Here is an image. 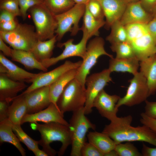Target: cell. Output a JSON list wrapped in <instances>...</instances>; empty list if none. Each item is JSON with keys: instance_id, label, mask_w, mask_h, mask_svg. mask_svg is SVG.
Here are the masks:
<instances>
[{"instance_id": "obj_47", "label": "cell", "mask_w": 156, "mask_h": 156, "mask_svg": "<svg viewBox=\"0 0 156 156\" xmlns=\"http://www.w3.org/2000/svg\"><path fill=\"white\" fill-rule=\"evenodd\" d=\"M36 156H48V154L43 150H41L39 148L34 153Z\"/></svg>"}, {"instance_id": "obj_17", "label": "cell", "mask_w": 156, "mask_h": 156, "mask_svg": "<svg viewBox=\"0 0 156 156\" xmlns=\"http://www.w3.org/2000/svg\"><path fill=\"white\" fill-rule=\"evenodd\" d=\"M106 18L105 28L109 29L115 21L120 20L127 4L125 0H98Z\"/></svg>"}, {"instance_id": "obj_42", "label": "cell", "mask_w": 156, "mask_h": 156, "mask_svg": "<svg viewBox=\"0 0 156 156\" xmlns=\"http://www.w3.org/2000/svg\"><path fill=\"white\" fill-rule=\"evenodd\" d=\"M10 103L7 100L0 101V122L8 119Z\"/></svg>"}, {"instance_id": "obj_20", "label": "cell", "mask_w": 156, "mask_h": 156, "mask_svg": "<svg viewBox=\"0 0 156 156\" xmlns=\"http://www.w3.org/2000/svg\"><path fill=\"white\" fill-rule=\"evenodd\" d=\"M27 86L24 82L15 81L0 74V101L7 100L10 102Z\"/></svg>"}, {"instance_id": "obj_52", "label": "cell", "mask_w": 156, "mask_h": 156, "mask_svg": "<svg viewBox=\"0 0 156 156\" xmlns=\"http://www.w3.org/2000/svg\"><path fill=\"white\" fill-rule=\"evenodd\" d=\"M155 51H156V48H155Z\"/></svg>"}, {"instance_id": "obj_31", "label": "cell", "mask_w": 156, "mask_h": 156, "mask_svg": "<svg viewBox=\"0 0 156 156\" xmlns=\"http://www.w3.org/2000/svg\"><path fill=\"white\" fill-rule=\"evenodd\" d=\"M44 3L55 15L66 11L76 4L73 0H44Z\"/></svg>"}, {"instance_id": "obj_10", "label": "cell", "mask_w": 156, "mask_h": 156, "mask_svg": "<svg viewBox=\"0 0 156 156\" xmlns=\"http://www.w3.org/2000/svg\"><path fill=\"white\" fill-rule=\"evenodd\" d=\"M111 73L108 69H105L100 72L92 74L87 77L85 83L87 86L86 100L84 107L85 115L92 112L94 99L108 83L112 81L110 77Z\"/></svg>"}, {"instance_id": "obj_3", "label": "cell", "mask_w": 156, "mask_h": 156, "mask_svg": "<svg viewBox=\"0 0 156 156\" xmlns=\"http://www.w3.org/2000/svg\"><path fill=\"white\" fill-rule=\"evenodd\" d=\"M0 36L13 49L30 51L38 40L34 26L19 23L13 30H0Z\"/></svg>"}, {"instance_id": "obj_21", "label": "cell", "mask_w": 156, "mask_h": 156, "mask_svg": "<svg viewBox=\"0 0 156 156\" xmlns=\"http://www.w3.org/2000/svg\"><path fill=\"white\" fill-rule=\"evenodd\" d=\"M140 71L146 79L149 96L156 92V53L140 61Z\"/></svg>"}, {"instance_id": "obj_45", "label": "cell", "mask_w": 156, "mask_h": 156, "mask_svg": "<svg viewBox=\"0 0 156 156\" xmlns=\"http://www.w3.org/2000/svg\"><path fill=\"white\" fill-rule=\"evenodd\" d=\"M141 153L143 156H156V146L151 148L143 144Z\"/></svg>"}, {"instance_id": "obj_32", "label": "cell", "mask_w": 156, "mask_h": 156, "mask_svg": "<svg viewBox=\"0 0 156 156\" xmlns=\"http://www.w3.org/2000/svg\"><path fill=\"white\" fill-rule=\"evenodd\" d=\"M12 130L20 141L27 147L33 153L38 148L39 141L35 140L27 134L21 127V125L12 123Z\"/></svg>"}, {"instance_id": "obj_15", "label": "cell", "mask_w": 156, "mask_h": 156, "mask_svg": "<svg viewBox=\"0 0 156 156\" xmlns=\"http://www.w3.org/2000/svg\"><path fill=\"white\" fill-rule=\"evenodd\" d=\"M23 95H24L27 105V114H32L39 112L47 107L51 103L49 94V86L37 88Z\"/></svg>"}, {"instance_id": "obj_50", "label": "cell", "mask_w": 156, "mask_h": 156, "mask_svg": "<svg viewBox=\"0 0 156 156\" xmlns=\"http://www.w3.org/2000/svg\"><path fill=\"white\" fill-rule=\"evenodd\" d=\"M127 4L137 2L140 1V0H125Z\"/></svg>"}, {"instance_id": "obj_26", "label": "cell", "mask_w": 156, "mask_h": 156, "mask_svg": "<svg viewBox=\"0 0 156 156\" xmlns=\"http://www.w3.org/2000/svg\"><path fill=\"white\" fill-rule=\"evenodd\" d=\"M0 144L8 142L12 144L18 150L22 156L26 155L25 150L13 132L12 122L8 119L0 122Z\"/></svg>"}, {"instance_id": "obj_19", "label": "cell", "mask_w": 156, "mask_h": 156, "mask_svg": "<svg viewBox=\"0 0 156 156\" xmlns=\"http://www.w3.org/2000/svg\"><path fill=\"white\" fill-rule=\"evenodd\" d=\"M129 42L139 61L156 53V44L149 32Z\"/></svg>"}, {"instance_id": "obj_29", "label": "cell", "mask_w": 156, "mask_h": 156, "mask_svg": "<svg viewBox=\"0 0 156 156\" xmlns=\"http://www.w3.org/2000/svg\"><path fill=\"white\" fill-rule=\"evenodd\" d=\"M105 24L104 20H98L95 18L89 12L86 5V10L83 16V23L81 28L86 31L89 39L93 36H99V30Z\"/></svg>"}, {"instance_id": "obj_11", "label": "cell", "mask_w": 156, "mask_h": 156, "mask_svg": "<svg viewBox=\"0 0 156 156\" xmlns=\"http://www.w3.org/2000/svg\"><path fill=\"white\" fill-rule=\"evenodd\" d=\"M80 30L82 31L83 34L79 42L74 44V40L70 39L65 42L58 43L57 44L58 47L60 48L64 47L63 52L56 57H51L42 61L41 62L43 66L47 69L58 62L70 57L78 56L83 59L86 51L87 41L89 38L87 32L85 29L81 28Z\"/></svg>"}, {"instance_id": "obj_12", "label": "cell", "mask_w": 156, "mask_h": 156, "mask_svg": "<svg viewBox=\"0 0 156 156\" xmlns=\"http://www.w3.org/2000/svg\"><path fill=\"white\" fill-rule=\"evenodd\" d=\"M82 62L81 60L75 62L66 60L63 64L51 71L45 73H41L31 85L21 94H24L37 88L50 86L66 72L78 68Z\"/></svg>"}, {"instance_id": "obj_28", "label": "cell", "mask_w": 156, "mask_h": 156, "mask_svg": "<svg viewBox=\"0 0 156 156\" xmlns=\"http://www.w3.org/2000/svg\"><path fill=\"white\" fill-rule=\"evenodd\" d=\"M57 41L56 35L52 38L46 40H38L30 52L41 62L51 57L55 44Z\"/></svg>"}, {"instance_id": "obj_9", "label": "cell", "mask_w": 156, "mask_h": 156, "mask_svg": "<svg viewBox=\"0 0 156 156\" xmlns=\"http://www.w3.org/2000/svg\"><path fill=\"white\" fill-rule=\"evenodd\" d=\"M129 81L125 95L120 98L116 104L118 109L122 105L131 107L139 104L149 96L146 79L140 72L134 75Z\"/></svg>"}, {"instance_id": "obj_39", "label": "cell", "mask_w": 156, "mask_h": 156, "mask_svg": "<svg viewBox=\"0 0 156 156\" xmlns=\"http://www.w3.org/2000/svg\"><path fill=\"white\" fill-rule=\"evenodd\" d=\"M81 156H103L104 154L89 142H85L82 146Z\"/></svg>"}, {"instance_id": "obj_13", "label": "cell", "mask_w": 156, "mask_h": 156, "mask_svg": "<svg viewBox=\"0 0 156 156\" xmlns=\"http://www.w3.org/2000/svg\"><path fill=\"white\" fill-rule=\"evenodd\" d=\"M41 122L44 123L55 122L69 126V124L64 118V114L58 106L52 103L45 109L37 113L26 114L23 118L21 125L26 122Z\"/></svg>"}, {"instance_id": "obj_37", "label": "cell", "mask_w": 156, "mask_h": 156, "mask_svg": "<svg viewBox=\"0 0 156 156\" xmlns=\"http://www.w3.org/2000/svg\"><path fill=\"white\" fill-rule=\"evenodd\" d=\"M0 9L7 11L16 17L21 16L18 0H0Z\"/></svg>"}, {"instance_id": "obj_8", "label": "cell", "mask_w": 156, "mask_h": 156, "mask_svg": "<svg viewBox=\"0 0 156 156\" xmlns=\"http://www.w3.org/2000/svg\"><path fill=\"white\" fill-rule=\"evenodd\" d=\"M86 8L85 5L75 4L66 11L55 15L57 23L55 33L57 41H60L67 32H70L72 36H74L77 34L80 30L79 23L83 16Z\"/></svg>"}, {"instance_id": "obj_2", "label": "cell", "mask_w": 156, "mask_h": 156, "mask_svg": "<svg viewBox=\"0 0 156 156\" xmlns=\"http://www.w3.org/2000/svg\"><path fill=\"white\" fill-rule=\"evenodd\" d=\"M31 123L33 129L38 131L40 134L39 145L49 156H55L57 153L50 145L51 142L59 141L62 143L61 146L57 153L60 156L64 154L68 147L71 144V133L69 126L55 122L43 124L37 122Z\"/></svg>"}, {"instance_id": "obj_16", "label": "cell", "mask_w": 156, "mask_h": 156, "mask_svg": "<svg viewBox=\"0 0 156 156\" xmlns=\"http://www.w3.org/2000/svg\"><path fill=\"white\" fill-rule=\"evenodd\" d=\"M153 18L146 12L140 1L127 4L120 21L124 25L134 23L147 24Z\"/></svg>"}, {"instance_id": "obj_46", "label": "cell", "mask_w": 156, "mask_h": 156, "mask_svg": "<svg viewBox=\"0 0 156 156\" xmlns=\"http://www.w3.org/2000/svg\"><path fill=\"white\" fill-rule=\"evenodd\" d=\"M12 49L7 45L0 36V50L5 56L11 57Z\"/></svg>"}, {"instance_id": "obj_30", "label": "cell", "mask_w": 156, "mask_h": 156, "mask_svg": "<svg viewBox=\"0 0 156 156\" xmlns=\"http://www.w3.org/2000/svg\"><path fill=\"white\" fill-rule=\"evenodd\" d=\"M111 31L106 40L111 44L128 41L125 26L120 20L114 23L110 27Z\"/></svg>"}, {"instance_id": "obj_41", "label": "cell", "mask_w": 156, "mask_h": 156, "mask_svg": "<svg viewBox=\"0 0 156 156\" xmlns=\"http://www.w3.org/2000/svg\"><path fill=\"white\" fill-rule=\"evenodd\" d=\"M145 114L151 118L156 119V102L145 101Z\"/></svg>"}, {"instance_id": "obj_24", "label": "cell", "mask_w": 156, "mask_h": 156, "mask_svg": "<svg viewBox=\"0 0 156 156\" xmlns=\"http://www.w3.org/2000/svg\"><path fill=\"white\" fill-rule=\"evenodd\" d=\"M9 106L8 119L12 123L21 125V120L27 114V106L24 95L20 94L14 98Z\"/></svg>"}, {"instance_id": "obj_7", "label": "cell", "mask_w": 156, "mask_h": 156, "mask_svg": "<svg viewBox=\"0 0 156 156\" xmlns=\"http://www.w3.org/2000/svg\"><path fill=\"white\" fill-rule=\"evenodd\" d=\"M86 100V88L75 78L65 87L58 98L57 105L64 114L67 112H73L83 107Z\"/></svg>"}, {"instance_id": "obj_22", "label": "cell", "mask_w": 156, "mask_h": 156, "mask_svg": "<svg viewBox=\"0 0 156 156\" xmlns=\"http://www.w3.org/2000/svg\"><path fill=\"white\" fill-rule=\"evenodd\" d=\"M77 68L66 72L49 86V94L51 103L57 105V102L60 95L67 84L75 78Z\"/></svg>"}, {"instance_id": "obj_33", "label": "cell", "mask_w": 156, "mask_h": 156, "mask_svg": "<svg viewBox=\"0 0 156 156\" xmlns=\"http://www.w3.org/2000/svg\"><path fill=\"white\" fill-rule=\"evenodd\" d=\"M111 44L110 49L116 54L115 58L125 59L136 57L133 47L128 41Z\"/></svg>"}, {"instance_id": "obj_18", "label": "cell", "mask_w": 156, "mask_h": 156, "mask_svg": "<svg viewBox=\"0 0 156 156\" xmlns=\"http://www.w3.org/2000/svg\"><path fill=\"white\" fill-rule=\"evenodd\" d=\"M0 63L6 68L5 73L2 74L15 81L32 83L41 73H33L26 71L7 59L2 52L0 53Z\"/></svg>"}, {"instance_id": "obj_40", "label": "cell", "mask_w": 156, "mask_h": 156, "mask_svg": "<svg viewBox=\"0 0 156 156\" xmlns=\"http://www.w3.org/2000/svg\"><path fill=\"white\" fill-rule=\"evenodd\" d=\"M140 116V122L149 128L156 134V119L149 117L144 112L141 113Z\"/></svg>"}, {"instance_id": "obj_43", "label": "cell", "mask_w": 156, "mask_h": 156, "mask_svg": "<svg viewBox=\"0 0 156 156\" xmlns=\"http://www.w3.org/2000/svg\"><path fill=\"white\" fill-rule=\"evenodd\" d=\"M140 1L144 9L152 14L153 10L156 6V0H140Z\"/></svg>"}, {"instance_id": "obj_44", "label": "cell", "mask_w": 156, "mask_h": 156, "mask_svg": "<svg viewBox=\"0 0 156 156\" xmlns=\"http://www.w3.org/2000/svg\"><path fill=\"white\" fill-rule=\"evenodd\" d=\"M148 32L156 44V18L153 19L147 24Z\"/></svg>"}, {"instance_id": "obj_23", "label": "cell", "mask_w": 156, "mask_h": 156, "mask_svg": "<svg viewBox=\"0 0 156 156\" xmlns=\"http://www.w3.org/2000/svg\"><path fill=\"white\" fill-rule=\"evenodd\" d=\"M139 62L136 57L125 59L113 57L109 60L108 69L111 73L128 72L134 75L138 72Z\"/></svg>"}, {"instance_id": "obj_38", "label": "cell", "mask_w": 156, "mask_h": 156, "mask_svg": "<svg viewBox=\"0 0 156 156\" xmlns=\"http://www.w3.org/2000/svg\"><path fill=\"white\" fill-rule=\"evenodd\" d=\"M86 5L89 12L95 18L98 20H104V14L98 0H90Z\"/></svg>"}, {"instance_id": "obj_1", "label": "cell", "mask_w": 156, "mask_h": 156, "mask_svg": "<svg viewBox=\"0 0 156 156\" xmlns=\"http://www.w3.org/2000/svg\"><path fill=\"white\" fill-rule=\"evenodd\" d=\"M132 120L131 115L117 117L105 125L102 132L109 136L116 144L124 142L140 141L156 146V134L145 125L132 126Z\"/></svg>"}, {"instance_id": "obj_5", "label": "cell", "mask_w": 156, "mask_h": 156, "mask_svg": "<svg viewBox=\"0 0 156 156\" xmlns=\"http://www.w3.org/2000/svg\"><path fill=\"white\" fill-rule=\"evenodd\" d=\"M28 10L38 40L45 41L53 37L57 26L55 15L44 3L34 6Z\"/></svg>"}, {"instance_id": "obj_34", "label": "cell", "mask_w": 156, "mask_h": 156, "mask_svg": "<svg viewBox=\"0 0 156 156\" xmlns=\"http://www.w3.org/2000/svg\"><path fill=\"white\" fill-rule=\"evenodd\" d=\"M16 17L7 11L0 10V30L9 31L14 29L19 23Z\"/></svg>"}, {"instance_id": "obj_4", "label": "cell", "mask_w": 156, "mask_h": 156, "mask_svg": "<svg viewBox=\"0 0 156 156\" xmlns=\"http://www.w3.org/2000/svg\"><path fill=\"white\" fill-rule=\"evenodd\" d=\"M84 107L73 112L69 120V127L71 137V156H81V149L86 142L87 132L90 129L95 130L96 127L85 116Z\"/></svg>"}, {"instance_id": "obj_6", "label": "cell", "mask_w": 156, "mask_h": 156, "mask_svg": "<svg viewBox=\"0 0 156 156\" xmlns=\"http://www.w3.org/2000/svg\"><path fill=\"white\" fill-rule=\"evenodd\" d=\"M105 42L101 37L96 36L90 40L87 45L86 51L82 62L77 68L75 78L84 87L86 80L92 68L96 64L99 58L105 55L110 58L113 57L104 48Z\"/></svg>"}, {"instance_id": "obj_14", "label": "cell", "mask_w": 156, "mask_h": 156, "mask_svg": "<svg viewBox=\"0 0 156 156\" xmlns=\"http://www.w3.org/2000/svg\"><path fill=\"white\" fill-rule=\"evenodd\" d=\"M120 98L116 95L108 94L103 89L94 99L93 107L96 108L101 116L111 121L117 117L118 109L116 105Z\"/></svg>"}, {"instance_id": "obj_27", "label": "cell", "mask_w": 156, "mask_h": 156, "mask_svg": "<svg viewBox=\"0 0 156 156\" xmlns=\"http://www.w3.org/2000/svg\"><path fill=\"white\" fill-rule=\"evenodd\" d=\"M88 142L96 147L104 155L114 149L116 145L108 135L102 132H90L88 134Z\"/></svg>"}, {"instance_id": "obj_49", "label": "cell", "mask_w": 156, "mask_h": 156, "mask_svg": "<svg viewBox=\"0 0 156 156\" xmlns=\"http://www.w3.org/2000/svg\"><path fill=\"white\" fill-rule=\"evenodd\" d=\"M76 4L86 5L90 0H73Z\"/></svg>"}, {"instance_id": "obj_48", "label": "cell", "mask_w": 156, "mask_h": 156, "mask_svg": "<svg viewBox=\"0 0 156 156\" xmlns=\"http://www.w3.org/2000/svg\"><path fill=\"white\" fill-rule=\"evenodd\" d=\"M105 156H118V155L116 151L114 149L112 150L108 153L105 154L104 155Z\"/></svg>"}, {"instance_id": "obj_51", "label": "cell", "mask_w": 156, "mask_h": 156, "mask_svg": "<svg viewBox=\"0 0 156 156\" xmlns=\"http://www.w3.org/2000/svg\"><path fill=\"white\" fill-rule=\"evenodd\" d=\"M152 15L153 18L154 17L156 18V6L153 10L152 13Z\"/></svg>"}, {"instance_id": "obj_35", "label": "cell", "mask_w": 156, "mask_h": 156, "mask_svg": "<svg viewBox=\"0 0 156 156\" xmlns=\"http://www.w3.org/2000/svg\"><path fill=\"white\" fill-rule=\"evenodd\" d=\"M128 41L130 42L148 33L147 24L134 23L125 25Z\"/></svg>"}, {"instance_id": "obj_25", "label": "cell", "mask_w": 156, "mask_h": 156, "mask_svg": "<svg viewBox=\"0 0 156 156\" xmlns=\"http://www.w3.org/2000/svg\"><path fill=\"white\" fill-rule=\"evenodd\" d=\"M11 57L12 60L21 64L27 69H36L45 72L47 70L30 51L12 49Z\"/></svg>"}, {"instance_id": "obj_36", "label": "cell", "mask_w": 156, "mask_h": 156, "mask_svg": "<svg viewBox=\"0 0 156 156\" xmlns=\"http://www.w3.org/2000/svg\"><path fill=\"white\" fill-rule=\"evenodd\" d=\"M114 150L118 156H142L141 153L131 142L116 144Z\"/></svg>"}]
</instances>
